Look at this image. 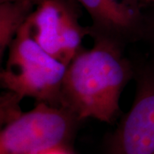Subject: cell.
<instances>
[{"instance_id":"obj_7","label":"cell","mask_w":154,"mask_h":154,"mask_svg":"<svg viewBox=\"0 0 154 154\" xmlns=\"http://www.w3.org/2000/svg\"><path fill=\"white\" fill-rule=\"evenodd\" d=\"M24 9L18 6L2 5L0 11V55L10 47L17 33L28 20Z\"/></svg>"},{"instance_id":"obj_9","label":"cell","mask_w":154,"mask_h":154,"mask_svg":"<svg viewBox=\"0 0 154 154\" xmlns=\"http://www.w3.org/2000/svg\"><path fill=\"white\" fill-rule=\"evenodd\" d=\"M40 154H72L67 146H59V147H56V148H52L51 150H48L46 152H44Z\"/></svg>"},{"instance_id":"obj_2","label":"cell","mask_w":154,"mask_h":154,"mask_svg":"<svg viewBox=\"0 0 154 154\" xmlns=\"http://www.w3.org/2000/svg\"><path fill=\"white\" fill-rule=\"evenodd\" d=\"M1 85L19 97L60 105L62 83L67 66L47 53L33 39L27 21L10 45Z\"/></svg>"},{"instance_id":"obj_3","label":"cell","mask_w":154,"mask_h":154,"mask_svg":"<svg viewBox=\"0 0 154 154\" xmlns=\"http://www.w3.org/2000/svg\"><path fill=\"white\" fill-rule=\"evenodd\" d=\"M80 120L63 106L39 102L0 133V154H40L66 146Z\"/></svg>"},{"instance_id":"obj_11","label":"cell","mask_w":154,"mask_h":154,"mask_svg":"<svg viewBox=\"0 0 154 154\" xmlns=\"http://www.w3.org/2000/svg\"></svg>"},{"instance_id":"obj_6","label":"cell","mask_w":154,"mask_h":154,"mask_svg":"<svg viewBox=\"0 0 154 154\" xmlns=\"http://www.w3.org/2000/svg\"><path fill=\"white\" fill-rule=\"evenodd\" d=\"M93 17L113 28H127L133 20V14L126 6L116 0H79Z\"/></svg>"},{"instance_id":"obj_1","label":"cell","mask_w":154,"mask_h":154,"mask_svg":"<svg viewBox=\"0 0 154 154\" xmlns=\"http://www.w3.org/2000/svg\"><path fill=\"white\" fill-rule=\"evenodd\" d=\"M128 68L112 45L100 41L79 52L67 66L60 92V105L81 121L93 117L110 122L119 111Z\"/></svg>"},{"instance_id":"obj_5","label":"cell","mask_w":154,"mask_h":154,"mask_svg":"<svg viewBox=\"0 0 154 154\" xmlns=\"http://www.w3.org/2000/svg\"><path fill=\"white\" fill-rule=\"evenodd\" d=\"M65 12L66 11L58 3L47 0L27 20L33 39L57 60H59L61 28Z\"/></svg>"},{"instance_id":"obj_8","label":"cell","mask_w":154,"mask_h":154,"mask_svg":"<svg viewBox=\"0 0 154 154\" xmlns=\"http://www.w3.org/2000/svg\"><path fill=\"white\" fill-rule=\"evenodd\" d=\"M22 99L17 94L10 92L1 99V123L6 125L13 119H15L22 111L20 110L19 102Z\"/></svg>"},{"instance_id":"obj_10","label":"cell","mask_w":154,"mask_h":154,"mask_svg":"<svg viewBox=\"0 0 154 154\" xmlns=\"http://www.w3.org/2000/svg\"><path fill=\"white\" fill-rule=\"evenodd\" d=\"M152 39H153V41H154V36L153 37H152Z\"/></svg>"},{"instance_id":"obj_4","label":"cell","mask_w":154,"mask_h":154,"mask_svg":"<svg viewBox=\"0 0 154 154\" xmlns=\"http://www.w3.org/2000/svg\"><path fill=\"white\" fill-rule=\"evenodd\" d=\"M107 154H154V67L140 81L132 107L113 134Z\"/></svg>"}]
</instances>
